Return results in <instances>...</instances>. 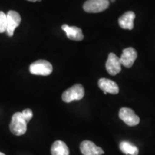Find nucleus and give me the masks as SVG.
I'll use <instances>...</instances> for the list:
<instances>
[{"mask_svg": "<svg viewBox=\"0 0 155 155\" xmlns=\"http://www.w3.org/2000/svg\"><path fill=\"white\" fill-rule=\"evenodd\" d=\"M0 155H5V154H4V153H2V152H0Z\"/></svg>", "mask_w": 155, "mask_h": 155, "instance_id": "nucleus-18", "label": "nucleus"}, {"mask_svg": "<svg viewBox=\"0 0 155 155\" xmlns=\"http://www.w3.org/2000/svg\"><path fill=\"white\" fill-rule=\"evenodd\" d=\"M30 72L35 75H49L53 72V66L50 62L39 60L32 63L30 66Z\"/></svg>", "mask_w": 155, "mask_h": 155, "instance_id": "nucleus-2", "label": "nucleus"}, {"mask_svg": "<svg viewBox=\"0 0 155 155\" xmlns=\"http://www.w3.org/2000/svg\"><path fill=\"white\" fill-rule=\"evenodd\" d=\"M120 150L124 154L129 155H138L139 150L134 145L131 144L129 141H123L120 143Z\"/></svg>", "mask_w": 155, "mask_h": 155, "instance_id": "nucleus-14", "label": "nucleus"}, {"mask_svg": "<svg viewBox=\"0 0 155 155\" xmlns=\"http://www.w3.org/2000/svg\"><path fill=\"white\" fill-rule=\"evenodd\" d=\"M108 6V0H87L83 5V9L86 12L97 13L106 10Z\"/></svg>", "mask_w": 155, "mask_h": 155, "instance_id": "nucleus-4", "label": "nucleus"}, {"mask_svg": "<svg viewBox=\"0 0 155 155\" xmlns=\"http://www.w3.org/2000/svg\"><path fill=\"white\" fill-rule=\"evenodd\" d=\"M98 87L104 91V94L109 93L111 94H117L119 91V88L116 83L107 78H101L98 82Z\"/></svg>", "mask_w": 155, "mask_h": 155, "instance_id": "nucleus-10", "label": "nucleus"}, {"mask_svg": "<svg viewBox=\"0 0 155 155\" xmlns=\"http://www.w3.org/2000/svg\"><path fill=\"white\" fill-rule=\"evenodd\" d=\"M107 72L111 75H116L121 72V63L119 57L114 53H110L106 63Z\"/></svg>", "mask_w": 155, "mask_h": 155, "instance_id": "nucleus-7", "label": "nucleus"}, {"mask_svg": "<svg viewBox=\"0 0 155 155\" xmlns=\"http://www.w3.org/2000/svg\"><path fill=\"white\" fill-rule=\"evenodd\" d=\"M7 27V15L0 11V33L5 32Z\"/></svg>", "mask_w": 155, "mask_h": 155, "instance_id": "nucleus-15", "label": "nucleus"}, {"mask_svg": "<svg viewBox=\"0 0 155 155\" xmlns=\"http://www.w3.org/2000/svg\"><path fill=\"white\" fill-rule=\"evenodd\" d=\"M69 153L68 147L63 141L58 140L52 145V155H69Z\"/></svg>", "mask_w": 155, "mask_h": 155, "instance_id": "nucleus-13", "label": "nucleus"}, {"mask_svg": "<svg viewBox=\"0 0 155 155\" xmlns=\"http://www.w3.org/2000/svg\"><path fill=\"white\" fill-rule=\"evenodd\" d=\"M135 19V14L132 11L125 12L119 19V25L122 29L132 30L134 28V21Z\"/></svg>", "mask_w": 155, "mask_h": 155, "instance_id": "nucleus-12", "label": "nucleus"}, {"mask_svg": "<svg viewBox=\"0 0 155 155\" xmlns=\"http://www.w3.org/2000/svg\"><path fill=\"white\" fill-rule=\"evenodd\" d=\"M80 150L83 155H102L104 153L101 147L96 146L94 142L88 140L81 142Z\"/></svg>", "mask_w": 155, "mask_h": 155, "instance_id": "nucleus-9", "label": "nucleus"}, {"mask_svg": "<svg viewBox=\"0 0 155 155\" xmlns=\"http://www.w3.org/2000/svg\"><path fill=\"white\" fill-rule=\"evenodd\" d=\"M115 1H116V0H111V2H115Z\"/></svg>", "mask_w": 155, "mask_h": 155, "instance_id": "nucleus-19", "label": "nucleus"}, {"mask_svg": "<svg viewBox=\"0 0 155 155\" xmlns=\"http://www.w3.org/2000/svg\"><path fill=\"white\" fill-rule=\"evenodd\" d=\"M84 95L85 91L82 85L75 84L63 92L62 99L64 102L70 103L75 100L82 99Z\"/></svg>", "mask_w": 155, "mask_h": 155, "instance_id": "nucleus-3", "label": "nucleus"}, {"mask_svg": "<svg viewBox=\"0 0 155 155\" xmlns=\"http://www.w3.org/2000/svg\"><path fill=\"white\" fill-rule=\"evenodd\" d=\"M27 1L32 2H40V1H41V0H27Z\"/></svg>", "mask_w": 155, "mask_h": 155, "instance_id": "nucleus-17", "label": "nucleus"}, {"mask_svg": "<svg viewBox=\"0 0 155 155\" xmlns=\"http://www.w3.org/2000/svg\"><path fill=\"white\" fill-rule=\"evenodd\" d=\"M62 30L65 31L68 38L75 41H81L83 40V34L80 28L75 26H68V25H62Z\"/></svg>", "mask_w": 155, "mask_h": 155, "instance_id": "nucleus-11", "label": "nucleus"}, {"mask_svg": "<svg viewBox=\"0 0 155 155\" xmlns=\"http://www.w3.org/2000/svg\"><path fill=\"white\" fill-rule=\"evenodd\" d=\"M22 114L27 123H28L32 118V116H33V113H32V111H31L30 109H29V108L25 109L24 111L22 112Z\"/></svg>", "mask_w": 155, "mask_h": 155, "instance_id": "nucleus-16", "label": "nucleus"}, {"mask_svg": "<svg viewBox=\"0 0 155 155\" xmlns=\"http://www.w3.org/2000/svg\"><path fill=\"white\" fill-rule=\"evenodd\" d=\"M119 116L120 119L129 127L137 126L140 121L139 116L129 108H121L119 111Z\"/></svg>", "mask_w": 155, "mask_h": 155, "instance_id": "nucleus-5", "label": "nucleus"}, {"mask_svg": "<svg viewBox=\"0 0 155 155\" xmlns=\"http://www.w3.org/2000/svg\"><path fill=\"white\" fill-rule=\"evenodd\" d=\"M27 124L28 123L23 117L22 112H17L12 117L9 129L14 135L21 136L26 133Z\"/></svg>", "mask_w": 155, "mask_h": 155, "instance_id": "nucleus-1", "label": "nucleus"}, {"mask_svg": "<svg viewBox=\"0 0 155 155\" xmlns=\"http://www.w3.org/2000/svg\"><path fill=\"white\" fill-rule=\"evenodd\" d=\"M137 58V53L133 48H127L123 50L121 56L120 57V61L121 65L126 68H131L133 65Z\"/></svg>", "mask_w": 155, "mask_h": 155, "instance_id": "nucleus-8", "label": "nucleus"}, {"mask_svg": "<svg viewBox=\"0 0 155 155\" xmlns=\"http://www.w3.org/2000/svg\"><path fill=\"white\" fill-rule=\"evenodd\" d=\"M7 27L6 32L9 37H12L15 30L20 25L21 16L16 11L10 10L7 12Z\"/></svg>", "mask_w": 155, "mask_h": 155, "instance_id": "nucleus-6", "label": "nucleus"}]
</instances>
